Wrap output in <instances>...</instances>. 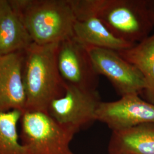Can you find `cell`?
I'll list each match as a JSON object with an SVG mask.
<instances>
[{
    "label": "cell",
    "instance_id": "6da1fadb",
    "mask_svg": "<svg viewBox=\"0 0 154 154\" xmlns=\"http://www.w3.org/2000/svg\"><path fill=\"white\" fill-rule=\"evenodd\" d=\"M59 44L39 45L33 42L24 51L25 112H48L51 102L61 98L65 93L66 84L57 65Z\"/></svg>",
    "mask_w": 154,
    "mask_h": 154
},
{
    "label": "cell",
    "instance_id": "7a4b0ae2",
    "mask_svg": "<svg viewBox=\"0 0 154 154\" xmlns=\"http://www.w3.org/2000/svg\"><path fill=\"white\" fill-rule=\"evenodd\" d=\"M33 42L58 44L74 37L76 17L70 0H9Z\"/></svg>",
    "mask_w": 154,
    "mask_h": 154
},
{
    "label": "cell",
    "instance_id": "3957f363",
    "mask_svg": "<svg viewBox=\"0 0 154 154\" xmlns=\"http://www.w3.org/2000/svg\"><path fill=\"white\" fill-rule=\"evenodd\" d=\"M95 11L111 33L132 44L147 38L154 28L146 0H96Z\"/></svg>",
    "mask_w": 154,
    "mask_h": 154
},
{
    "label": "cell",
    "instance_id": "277c9868",
    "mask_svg": "<svg viewBox=\"0 0 154 154\" xmlns=\"http://www.w3.org/2000/svg\"><path fill=\"white\" fill-rule=\"evenodd\" d=\"M20 122V140L29 154H77L70 147L76 134L48 112H24Z\"/></svg>",
    "mask_w": 154,
    "mask_h": 154
},
{
    "label": "cell",
    "instance_id": "5b68a950",
    "mask_svg": "<svg viewBox=\"0 0 154 154\" xmlns=\"http://www.w3.org/2000/svg\"><path fill=\"white\" fill-rule=\"evenodd\" d=\"M102 101L98 90H86L66 85L61 98L51 102L48 112L63 126L77 134L96 121Z\"/></svg>",
    "mask_w": 154,
    "mask_h": 154
},
{
    "label": "cell",
    "instance_id": "8992f818",
    "mask_svg": "<svg viewBox=\"0 0 154 154\" xmlns=\"http://www.w3.org/2000/svg\"><path fill=\"white\" fill-rule=\"evenodd\" d=\"M86 48L98 74L106 77L121 97L143 93L146 88L143 75L117 51L93 46Z\"/></svg>",
    "mask_w": 154,
    "mask_h": 154
},
{
    "label": "cell",
    "instance_id": "52a82bcc",
    "mask_svg": "<svg viewBox=\"0 0 154 154\" xmlns=\"http://www.w3.org/2000/svg\"><path fill=\"white\" fill-rule=\"evenodd\" d=\"M57 65L66 85L86 90H97L99 75L86 46L74 37L60 43Z\"/></svg>",
    "mask_w": 154,
    "mask_h": 154
},
{
    "label": "cell",
    "instance_id": "ba28073f",
    "mask_svg": "<svg viewBox=\"0 0 154 154\" xmlns=\"http://www.w3.org/2000/svg\"><path fill=\"white\" fill-rule=\"evenodd\" d=\"M96 121L106 124L113 131L143 124H154V105L139 94H130L113 102H101Z\"/></svg>",
    "mask_w": 154,
    "mask_h": 154
},
{
    "label": "cell",
    "instance_id": "9c48e42d",
    "mask_svg": "<svg viewBox=\"0 0 154 154\" xmlns=\"http://www.w3.org/2000/svg\"><path fill=\"white\" fill-rule=\"evenodd\" d=\"M74 37L86 46L120 51L135 44L116 37L96 15L91 3L85 4L75 13Z\"/></svg>",
    "mask_w": 154,
    "mask_h": 154
},
{
    "label": "cell",
    "instance_id": "30bf717a",
    "mask_svg": "<svg viewBox=\"0 0 154 154\" xmlns=\"http://www.w3.org/2000/svg\"><path fill=\"white\" fill-rule=\"evenodd\" d=\"M24 51L0 55V112L25 110Z\"/></svg>",
    "mask_w": 154,
    "mask_h": 154
},
{
    "label": "cell",
    "instance_id": "8fae6325",
    "mask_svg": "<svg viewBox=\"0 0 154 154\" xmlns=\"http://www.w3.org/2000/svg\"><path fill=\"white\" fill-rule=\"evenodd\" d=\"M108 151L109 154H154V124L113 131Z\"/></svg>",
    "mask_w": 154,
    "mask_h": 154
},
{
    "label": "cell",
    "instance_id": "7c38bea8",
    "mask_svg": "<svg viewBox=\"0 0 154 154\" xmlns=\"http://www.w3.org/2000/svg\"><path fill=\"white\" fill-rule=\"evenodd\" d=\"M117 52L143 75L146 83L144 98L154 105V34L129 49Z\"/></svg>",
    "mask_w": 154,
    "mask_h": 154
},
{
    "label": "cell",
    "instance_id": "4fadbf2b",
    "mask_svg": "<svg viewBox=\"0 0 154 154\" xmlns=\"http://www.w3.org/2000/svg\"><path fill=\"white\" fill-rule=\"evenodd\" d=\"M33 42L21 19L9 4L0 18V55L25 51Z\"/></svg>",
    "mask_w": 154,
    "mask_h": 154
},
{
    "label": "cell",
    "instance_id": "5bb4252c",
    "mask_svg": "<svg viewBox=\"0 0 154 154\" xmlns=\"http://www.w3.org/2000/svg\"><path fill=\"white\" fill-rule=\"evenodd\" d=\"M22 114L19 110L0 112V154H29L17 130Z\"/></svg>",
    "mask_w": 154,
    "mask_h": 154
},
{
    "label": "cell",
    "instance_id": "9a60e30c",
    "mask_svg": "<svg viewBox=\"0 0 154 154\" xmlns=\"http://www.w3.org/2000/svg\"><path fill=\"white\" fill-rule=\"evenodd\" d=\"M150 18L154 27V0H146Z\"/></svg>",
    "mask_w": 154,
    "mask_h": 154
},
{
    "label": "cell",
    "instance_id": "2e32d148",
    "mask_svg": "<svg viewBox=\"0 0 154 154\" xmlns=\"http://www.w3.org/2000/svg\"><path fill=\"white\" fill-rule=\"evenodd\" d=\"M9 6V0H0V18Z\"/></svg>",
    "mask_w": 154,
    "mask_h": 154
}]
</instances>
